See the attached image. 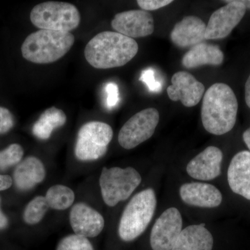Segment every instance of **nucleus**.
<instances>
[{"label":"nucleus","instance_id":"nucleus-18","mask_svg":"<svg viewBox=\"0 0 250 250\" xmlns=\"http://www.w3.org/2000/svg\"><path fill=\"white\" fill-rule=\"evenodd\" d=\"M46 177L43 163L36 156H28L16 166L14 172L15 185L19 190L27 191L42 183Z\"/></svg>","mask_w":250,"mask_h":250},{"label":"nucleus","instance_id":"nucleus-31","mask_svg":"<svg viewBox=\"0 0 250 250\" xmlns=\"http://www.w3.org/2000/svg\"><path fill=\"white\" fill-rule=\"evenodd\" d=\"M245 99L247 105L250 108V75L247 80L245 85Z\"/></svg>","mask_w":250,"mask_h":250},{"label":"nucleus","instance_id":"nucleus-20","mask_svg":"<svg viewBox=\"0 0 250 250\" xmlns=\"http://www.w3.org/2000/svg\"><path fill=\"white\" fill-rule=\"evenodd\" d=\"M223 61V52L218 45L203 42L189 49L182 59V65L192 69L202 65H220Z\"/></svg>","mask_w":250,"mask_h":250},{"label":"nucleus","instance_id":"nucleus-5","mask_svg":"<svg viewBox=\"0 0 250 250\" xmlns=\"http://www.w3.org/2000/svg\"><path fill=\"white\" fill-rule=\"evenodd\" d=\"M142 182L141 174L132 167H104L99 179L105 205L113 207L132 195Z\"/></svg>","mask_w":250,"mask_h":250},{"label":"nucleus","instance_id":"nucleus-12","mask_svg":"<svg viewBox=\"0 0 250 250\" xmlns=\"http://www.w3.org/2000/svg\"><path fill=\"white\" fill-rule=\"evenodd\" d=\"M69 221L74 233L88 238L98 236L105 226L103 215L85 202L74 204L70 209Z\"/></svg>","mask_w":250,"mask_h":250},{"label":"nucleus","instance_id":"nucleus-2","mask_svg":"<svg viewBox=\"0 0 250 250\" xmlns=\"http://www.w3.org/2000/svg\"><path fill=\"white\" fill-rule=\"evenodd\" d=\"M238 104L229 85L214 83L204 95L201 110L202 125L210 134L221 136L236 124Z\"/></svg>","mask_w":250,"mask_h":250},{"label":"nucleus","instance_id":"nucleus-11","mask_svg":"<svg viewBox=\"0 0 250 250\" xmlns=\"http://www.w3.org/2000/svg\"><path fill=\"white\" fill-rule=\"evenodd\" d=\"M111 27L116 32L131 39L146 37L154 32V18L150 13L142 9L130 10L117 14Z\"/></svg>","mask_w":250,"mask_h":250},{"label":"nucleus","instance_id":"nucleus-4","mask_svg":"<svg viewBox=\"0 0 250 250\" xmlns=\"http://www.w3.org/2000/svg\"><path fill=\"white\" fill-rule=\"evenodd\" d=\"M156 205L155 191L151 188L131 197L123 210L118 225V235L122 241H134L144 233L154 217Z\"/></svg>","mask_w":250,"mask_h":250},{"label":"nucleus","instance_id":"nucleus-27","mask_svg":"<svg viewBox=\"0 0 250 250\" xmlns=\"http://www.w3.org/2000/svg\"><path fill=\"white\" fill-rule=\"evenodd\" d=\"M104 89L106 94V107L112 109L116 107L119 103L120 95L118 85L114 82H108L105 85Z\"/></svg>","mask_w":250,"mask_h":250},{"label":"nucleus","instance_id":"nucleus-30","mask_svg":"<svg viewBox=\"0 0 250 250\" xmlns=\"http://www.w3.org/2000/svg\"><path fill=\"white\" fill-rule=\"evenodd\" d=\"M13 179L9 175L0 174V191L7 190L13 184Z\"/></svg>","mask_w":250,"mask_h":250},{"label":"nucleus","instance_id":"nucleus-3","mask_svg":"<svg viewBox=\"0 0 250 250\" xmlns=\"http://www.w3.org/2000/svg\"><path fill=\"white\" fill-rule=\"evenodd\" d=\"M75 40L70 32L40 29L26 38L21 52L26 60L34 63H52L70 50Z\"/></svg>","mask_w":250,"mask_h":250},{"label":"nucleus","instance_id":"nucleus-22","mask_svg":"<svg viewBox=\"0 0 250 250\" xmlns=\"http://www.w3.org/2000/svg\"><path fill=\"white\" fill-rule=\"evenodd\" d=\"M45 198L49 208L62 211L74 205L75 194L73 190L67 186L55 184L47 189Z\"/></svg>","mask_w":250,"mask_h":250},{"label":"nucleus","instance_id":"nucleus-19","mask_svg":"<svg viewBox=\"0 0 250 250\" xmlns=\"http://www.w3.org/2000/svg\"><path fill=\"white\" fill-rule=\"evenodd\" d=\"M213 246V236L201 224L184 229L172 250H212Z\"/></svg>","mask_w":250,"mask_h":250},{"label":"nucleus","instance_id":"nucleus-17","mask_svg":"<svg viewBox=\"0 0 250 250\" xmlns=\"http://www.w3.org/2000/svg\"><path fill=\"white\" fill-rule=\"evenodd\" d=\"M228 181L234 193L250 200V152L237 153L230 162Z\"/></svg>","mask_w":250,"mask_h":250},{"label":"nucleus","instance_id":"nucleus-21","mask_svg":"<svg viewBox=\"0 0 250 250\" xmlns=\"http://www.w3.org/2000/svg\"><path fill=\"white\" fill-rule=\"evenodd\" d=\"M67 121L65 113L56 107L45 110L32 127V133L37 139L45 141L51 137L56 129L64 126Z\"/></svg>","mask_w":250,"mask_h":250},{"label":"nucleus","instance_id":"nucleus-9","mask_svg":"<svg viewBox=\"0 0 250 250\" xmlns=\"http://www.w3.org/2000/svg\"><path fill=\"white\" fill-rule=\"evenodd\" d=\"M228 3L212 14L207 25L205 40H218L228 37L241 22L246 8L240 0L224 1Z\"/></svg>","mask_w":250,"mask_h":250},{"label":"nucleus","instance_id":"nucleus-26","mask_svg":"<svg viewBox=\"0 0 250 250\" xmlns=\"http://www.w3.org/2000/svg\"><path fill=\"white\" fill-rule=\"evenodd\" d=\"M139 80L143 82L152 93H159L162 90V83L155 78V71L152 68H147L141 72Z\"/></svg>","mask_w":250,"mask_h":250},{"label":"nucleus","instance_id":"nucleus-33","mask_svg":"<svg viewBox=\"0 0 250 250\" xmlns=\"http://www.w3.org/2000/svg\"><path fill=\"white\" fill-rule=\"evenodd\" d=\"M243 139L250 152V127L246 130L243 134Z\"/></svg>","mask_w":250,"mask_h":250},{"label":"nucleus","instance_id":"nucleus-13","mask_svg":"<svg viewBox=\"0 0 250 250\" xmlns=\"http://www.w3.org/2000/svg\"><path fill=\"white\" fill-rule=\"evenodd\" d=\"M172 85L167 89V95L174 102L181 101L186 107H192L200 103L205 92V86L193 75L179 71L172 77Z\"/></svg>","mask_w":250,"mask_h":250},{"label":"nucleus","instance_id":"nucleus-23","mask_svg":"<svg viewBox=\"0 0 250 250\" xmlns=\"http://www.w3.org/2000/svg\"><path fill=\"white\" fill-rule=\"evenodd\" d=\"M49 208L45 196L39 195L34 197L24 208L23 220L27 225H38L45 218Z\"/></svg>","mask_w":250,"mask_h":250},{"label":"nucleus","instance_id":"nucleus-7","mask_svg":"<svg viewBox=\"0 0 250 250\" xmlns=\"http://www.w3.org/2000/svg\"><path fill=\"white\" fill-rule=\"evenodd\" d=\"M113 136V129L106 123L100 121L85 123L77 134L75 156L79 161L83 162L101 159L107 152Z\"/></svg>","mask_w":250,"mask_h":250},{"label":"nucleus","instance_id":"nucleus-34","mask_svg":"<svg viewBox=\"0 0 250 250\" xmlns=\"http://www.w3.org/2000/svg\"><path fill=\"white\" fill-rule=\"evenodd\" d=\"M240 1L246 6V9H250V0H240Z\"/></svg>","mask_w":250,"mask_h":250},{"label":"nucleus","instance_id":"nucleus-29","mask_svg":"<svg viewBox=\"0 0 250 250\" xmlns=\"http://www.w3.org/2000/svg\"><path fill=\"white\" fill-rule=\"evenodd\" d=\"M173 2L172 0H139L138 5L143 11H155Z\"/></svg>","mask_w":250,"mask_h":250},{"label":"nucleus","instance_id":"nucleus-10","mask_svg":"<svg viewBox=\"0 0 250 250\" xmlns=\"http://www.w3.org/2000/svg\"><path fill=\"white\" fill-rule=\"evenodd\" d=\"M183 230V220L180 211L170 207L156 220L150 234L153 250H172Z\"/></svg>","mask_w":250,"mask_h":250},{"label":"nucleus","instance_id":"nucleus-15","mask_svg":"<svg viewBox=\"0 0 250 250\" xmlns=\"http://www.w3.org/2000/svg\"><path fill=\"white\" fill-rule=\"evenodd\" d=\"M184 203L200 208H215L221 205L223 195L218 188L204 182H189L179 188Z\"/></svg>","mask_w":250,"mask_h":250},{"label":"nucleus","instance_id":"nucleus-32","mask_svg":"<svg viewBox=\"0 0 250 250\" xmlns=\"http://www.w3.org/2000/svg\"><path fill=\"white\" fill-rule=\"evenodd\" d=\"M0 203H1V198H0ZM8 224H9V221H8L7 218L0 208V229H4L8 226Z\"/></svg>","mask_w":250,"mask_h":250},{"label":"nucleus","instance_id":"nucleus-25","mask_svg":"<svg viewBox=\"0 0 250 250\" xmlns=\"http://www.w3.org/2000/svg\"><path fill=\"white\" fill-rule=\"evenodd\" d=\"M24 150L19 144L10 145L4 150L0 151V170H6L18 165L22 161Z\"/></svg>","mask_w":250,"mask_h":250},{"label":"nucleus","instance_id":"nucleus-8","mask_svg":"<svg viewBox=\"0 0 250 250\" xmlns=\"http://www.w3.org/2000/svg\"><path fill=\"white\" fill-rule=\"evenodd\" d=\"M159 111L148 108L136 113L122 126L118 143L125 149H131L150 139L159 123Z\"/></svg>","mask_w":250,"mask_h":250},{"label":"nucleus","instance_id":"nucleus-14","mask_svg":"<svg viewBox=\"0 0 250 250\" xmlns=\"http://www.w3.org/2000/svg\"><path fill=\"white\" fill-rule=\"evenodd\" d=\"M223 159V152L218 147L209 146L189 161L187 173L196 180H213L221 174Z\"/></svg>","mask_w":250,"mask_h":250},{"label":"nucleus","instance_id":"nucleus-24","mask_svg":"<svg viewBox=\"0 0 250 250\" xmlns=\"http://www.w3.org/2000/svg\"><path fill=\"white\" fill-rule=\"evenodd\" d=\"M56 250H95L89 238L71 233L62 237Z\"/></svg>","mask_w":250,"mask_h":250},{"label":"nucleus","instance_id":"nucleus-16","mask_svg":"<svg viewBox=\"0 0 250 250\" xmlns=\"http://www.w3.org/2000/svg\"><path fill=\"white\" fill-rule=\"evenodd\" d=\"M206 29L207 25L200 18L186 16L174 25L170 33V39L177 47L191 48L205 41Z\"/></svg>","mask_w":250,"mask_h":250},{"label":"nucleus","instance_id":"nucleus-28","mask_svg":"<svg viewBox=\"0 0 250 250\" xmlns=\"http://www.w3.org/2000/svg\"><path fill=\"white\" fill-rule=\"evenodd\" d=\"M14 126L12 113L6 108L0 106V134L9 132Z\"/></svg>","mask_w":250,"mask_h":250},{"label":"nucleus","instance_id":"nucleus-6","mask_svg":"<svg viewBox=\"0 0 250 250\" xmlns=\"http://www.w3.org/2000/svg\"><path fill=\"white\" fill-rule=\"evenodd\" d=\"M31 22L43 30L70 32L81 22L80 11L75 5L60 1H46L31 10Z\"/></svg>","mask_w":250,"mask_h":250},{"label":"nucleus","instance_id":"nucleus-1","mask_svg":"<svg viewBox=\"0 0 250 250\" xmlns=\"http://www.w3.org/2000/svg\"><path fill=\"white\" fill-rule=\"evenodd\" d=\"M138 51L139 45L134 39L116 31H103L87 43L84 56L95 68L110 69L126 65Z\"/></svg>","mask_w":250,"mask_h":250}]
</instances>
